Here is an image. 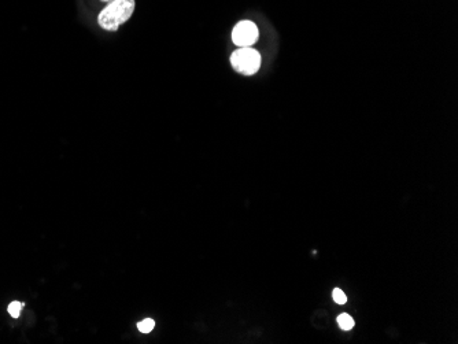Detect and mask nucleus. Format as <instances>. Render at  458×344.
I'll list each match as a JSON object with an SVG mask.
<instances>
[{"instance_id":"4","label":"nucleus","mask_w":458,"mask_h":344,"mask_svg":"<svg viewBox=\"0 0 458 344\" xmlns=\"http://www.w3.org/2000/svg\"><path fill=\"white\" fill-rule=\"evenodd\" d=\"M338 324L343 330H350L353 326H354V320L349 316V314H340L338 317Z\"/></svg>"},{"instance_id":"8","label":"nucleus","mask_w":458,"mask_h":344,"mask_svg":"<svg viewBox=\"0 0 458 344\" xmlns=\"http://www.w3.org/2000/svg\"><path fill=\"white\" fill-rule=\"evenodd\" d=\"M103 2H110V0H103Z\"/></svg>"},{"instance_id":"5","label":"nucleus","mask_w":458,"mask_h":344,"mask_svg":"<svg viewBox=\"0 0 458 344\" xmlns=\"http://www.w3.org/2000/svg\"><path fill=\"white\" fill-rule=\"evenodd\" d=\"M154 326H155V322L154 320L151 318H146V320L140 321L139 324H137V329L143 332V333H150L152 329H154Z\"/></svg>"},{"instance_id":"6","label":"nucleus","mask_w":458,"mask_h":344,"mask_svg":"<svg viewBox=\"0 0 458 344\" xmlns=\"http://www.w3.org/2000/svg\"><path fill=\"white\" fill-rule=\"evenodd\" d=\"M332 296H334V300H335L338 305H345V303L347 302V297H346L345 292H343L340 288H335V289H334Z\"/></svg>"},{"instance_id":"7","label":"nucleus","mask_w":458,"mask_h":344,"mask_svg":"<svg viewBox=\"0 0 458 344\" xmlns=\"http://www.w3.org/2000/svg\"><path fill=\"white\" fill-rule=\"evenodd\" d=\"M22 307H24V303L13 302L9 306V313L11 314V317H14V318H18L19 314H21V310H22Z\"/></svg>"},{"instance_id":"2","label":"nucleus","mask_w":458,"mask_h":344,"mask_svg":"<svg viewBox=\"0 0 458 344\" xmlns=\"http://www.w3.org/2000/svg\"><path fill=\"white\" fill-rule=\"evenodd\" d=\"M231 63L237 73L253 76L261 67L260 52L253 47H240L232 54Z\"/></svg>"},{"instance_id":"3","label":"nucleus","mask_w":458,"mask_h":344,"mask_svg":"<svg viewBox=\"0 0 458 344\" xmlns=\"http://www.w3.org/2000/svg\"><path fill=\"white\" fill-rule=\"evenodd\" d=\"M258 28L251 21H240L232 30V41L237 47H251L258 40Z\"/></svg>"},{"instance_id":"1","label":"nucleus","mask_w":458,"mask_h":344,"mask_svg":"<svg viewBox=\"0 0 458 344\" xmlns=\"http://www.w3.org/2000/svg\"><path fill=\"white\" fill-rule=\"evenodd\" d=\"M135 11V0H113L98 17V22L106 30H117L131 18Z\"/></svg>"}]
</instances>
